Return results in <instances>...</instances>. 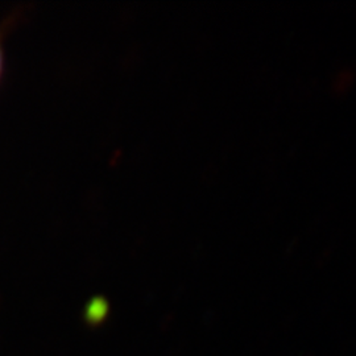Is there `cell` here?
<instances>
[{"mask_svg":"<svg viewBox=\"0 0 356 356\" xmlns=\"http://www.w3.org/2000/svg\"><path fill=\"white\" fill-rule=\"evenodd\" d=\"M15 22V15H11L8 19L3 20L0 23V81H1V76L4 74V67H6V60H4V49H3V38H4V33L8 29V26L13 24Z\"/></svg>","mask_w":356,"mask_h":356,"instance_id":"obj_1","label":"cell"}]
</instances>
